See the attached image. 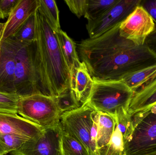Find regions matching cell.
Wrapping results in <instances>:
<instances>
[{"mask_svg": "<svg viewBox=\"0 0 156 155\" xmlns=\"http://www.w3.org/2000/svg\"><path fill=\"white\" fill-rule=\"evenodd\" d=\"M156 104V76L134 92L128 110L132 117L137 113L145 112Z\"/></svg>", "mask_w": 156, "mask_h": 155, "instance_id": "obj_15", "label": "cell"}, {"mask_svg": "<svg viewBox=\"0 0 156 155\" xmlns=\"http://www.w3.org/2000/svg\"><path fill=\"white\" fill-rule=\"evenodd\" d=\"M99 112L86 102L60 116L62 130L80 142L90 155H98L96 146Z\"/></svg>", "mask_w": 156, "mask_h": 155, "instance_id": "obj_5", "label": "cell"}, {"mask_svg": "<svg viewBox=\"0 0 156 155\" xmlns=\"http://www.w3.org/2000/svg\"><path fill=\"white\" fill-rule=\"evenodd\" d=\"M35 18L36 59L43 94L56 97L70 90V72L57 35L59 29L52 24L40 5Z\"/></svg>", "mask_w": 156, "mask_h": 155, "instance_id": "obj_2", "label": "cell"}, {"mask_svg": "<svg viewBox=\"0 0 156 155\" xmlns=\"http://www.w3.org/2000/svg\"><path fill=\"white\" fill-rule=\"evenodd\" d=\"M0 44H1V43H0Z\"/></svg>", "mask_w": 156, "mask_h": 155, "instance_id": "obj_33", "label": "cell"}, {"mask_svg": "<svg viewBox=\"0 0 156 155\" xmlns=\"http://www.w3.org/2000/svg\"><path fill=\"white\" fill-rule=\"evenodd\" d=\"M0 134H1V132H0Z\"/></svg>", "mask_w": 156, "mask_h": 155, "instance_id": "obj_32", "label": "cell"}, {"mask_svg": "<svg viewBox=\"0 0 156 155\" xmlns=\"http://www.w3.org/2000/svg\"><path fill=\"white\" fill-rule=\"evenodd\" d=\"M148 110H150L152 113L156 114V104L154 105V106H152L151 108L148 109Z\"/></svg>", "mask_w": 156, "mask_h": 155, "instance_id": "obj_29", "label": "cell"}, {"mask_svg": "<svg viewBox=\"0 0 156 155\" xmlns=\"http://www.w3.org/2000/svg\"><path fill=\"white\" fill-rule=\"evenodd\" d=\"M40 6L52 24L58 29L60 28L59 12L54 0H39Z\"/></svg>", "mask_w": 156, "mask_h": 155, "instance_id": "obj_26", "label": "cell"}, {"mask_svg": "<svg viewBox=\"0 0 156 155\" xmlns=\"http://www.w3.org/2000/svg\"><path fill=\"white\" fill-rule=\"evenodd\" d=\"M5 25V23H0V31L1 32H3V30L4 26Z\"/></svg>", "mask_w": 156, "mask_h": 155, "instance_id": "obj_30", "label": "cell"}, {"mask_svg": "<svg viewBox=\"0 0 156 155\" xmlns=\"http://www.w3.org/2000/svg\"><path fill=\"white\" fill-rule=\"evenodd\" d=\"M17 114L44 129L60 124L61 114L55 97L41 94L20 97Z\"/></svg>", "mask_w": 156, "mask_h": 155, "instance_id": "obj_7", "label": "cell"}, {"mask_svg": "<svg viewBox=\"0 0 156 155\" xmlns=\"http://www.w3.org/2000/svg\"><path fill=\"white\" fill-rule=\"evenodd\" d=\"M98 155H124L123 137L117 126L109 143L98 150Z\"/></svg>", "mask_w": 156, "mask_h": 155, "instance_id": "obj_21", "label": "cell"}, {"mask_svg": "<svg viewBox=\"0 0 156 155\" xmlns=\"http://www.w3.org/2000/svg\"><path fill=\"white\" fill-rule=\"evenodd\" d=\"M0 155H4L0 153Z\"/></svg>", "mask_w": 156, "mask_h": 155, "instance_id": "obj_31", "label": "cell"}, {"mask_svg": "<svg viewBox=\"0 0 156 155\" xmlns=\"http://www.w3.org/2000/svg\"><path fill=\"white\" fill-rule=\"evenodd\" d=\"M12 37L16 41L21 42H31L35 41V13L26 20Z\"/></svg>", "mask_w": 156, "mask_h": 155, "instance_id": "obj_22", "label": "cell"}, {"mask_svg": "<svg viewBox=\"0 0 156 155\" xmlns=\"http://www.w3.org/2000/svg\"><path fill=\"white\" fill-rule=\"evenodd\" d=\"M92 88L87 103L95 111L114 117L128 113L133 91L122 80L93 79Z\"/></svg>", "mask_w": 156, "mask_h": 155, "instance_id": "obj_3", "label": "cell"}, {"mask_svg": "<svg viewBox=\"0 0 156 155\" xmlns=\"http://www.w3.org/2000/svg\"><path fill=\"white\" fill-rule=\"evenodd\" d=\"M155 30L154 20L140 5L121 23L119 27L120 35L136 45H144L147 37Z\"/></svg>", "mask_w": 156, "mask_h": 155, "instance_id": "obj_8", "label": "cell"}, {"mask_svg": "<svg viewBox=\"0 0 156 155\" xmlns=\"http://www.w3.org/2000/svg\"><path fill=\"white\" fill-rule=\"evenodd\" d=\"M141 1L119 0L118 2L100 17L88 21L86 27L89 38L98 37L121 24L137 5H140Z\"/></svg>", "mask_w": 156, "mask_h": 155, "instance_id": "obj_9", "label": "cell"}, {"mask_svg": "<svg viewBox=\"0 0 156 155\" xmlns=\"http://www.w3.org/2000/svg\"><path fill=\"white\" fill-rule=\"evenodd\" d=\"M61 147L63 155H90L84 145L63 130Z\"/></svg>", "mask_w": 156, "mask_h": 155, "instance_id": "obj_20", "label": "cell"}, {"mask_svg": "<svg viewBox=\"0 0 156 155\" xmlns=\"http://www.w3.org/2000/svg\"><path fill=\"white\" fill-rule=\"evenodd\" d=\"M44 128L18 114H0V132L29 141L39 135Z\"/></svg>", "mask_w": 156, "mask_h": 155, "instance_id": "obj_12", "label": "cell"}, {"mask_svg": "<svg viewBox=\"0 0 156 155\" xmlns=\"http://www.w3.org/2000/svg\"><path fill=\"white\" fill-rule=\"evenodd\" d=\"M20 97L16 94L0 92V114H18Z\"/></svg>", "mask_w": 156, "mask_h": 155, "instance_id": "obj_24", "label": "cell"}, {"mask_svg": "<svg viewBox=\"0 0 156 155\" xmlns=\"http://www.w3.org/2000/svg\"><path fill=\"white\" fill-rule=\"evenodd\" d=\"M60 114L76 110L81 106L76 100L70 90L64 94L55 97Z\"/></svg>", "mask_w": 156, "mask_h": 155, "instance_id": "obj_25", "label": "cell"}, {"mask_svg": "<svg viewBox=\"0 0 156 155\" xmlns=\"http://www.w3.org/2000/svg\"><path fill=\"white\" fill-rule=\"evenodd\" d=\"M65 2L69 10L78 18L84 16L86 11L87 0H66Z\"/></svg>", "mask_w": 156, "mask_h": 155, "instance_id": "obj_27", "label": "cell"}, {"mask_svg": "<svg viewBox=\"0 0 156 155\" xmlns=\"http://www.w3.org/2000/svg\"><path fill=\"white\" fill-rule=\"evenodd\" d=\"M39 5V0H19L5 23L2 41L12 37Z\"/></svg>", "mask_w": 156, "mask_h": 155, "instance_id": "obj_13", "label": "cell"}, {"mask_svg": "<svg viewBox=\"0 0 156 155\" xmlns=\"http://www.w3.org/2000/svg\"><path fill=\"white\" fill-rule=\"evenodd\" d=\"M15 41L16 94L20 97L35 94L43 95L37 62L35 41L21 42L15 40Z\"/></svg>", "mask_w": 156, "mask_h": 155, "instance_id": "obj_4", "label": "cell"}, {"mask_svg": "<svg viewBox=\"0 0 156 155\" xmlns=\"http://www.w3.org/2000/svg\"><path fill=\"white\" fill-rule=\"evenodd\" d=\"M156 76V64L124 76L121 79L134 93Z\"/></svg>", "mask_w": 156, "mask_h": 155, "instance_id": "obj_18", "label": "cell"}, {"mask_svg": "<svg viewBox=\"0 0 156 155\" xmlns=\"http://www.w3.org/2000/svg\"><path fill=\"white\" fill-rule=\"evenodd\" d=\"M93 83V80L86 65L81 62L80 66L70 73V91L81 106L88 101Z\"/></svg>", "mask_w": 156, "mask_h": 155, "instance_id": "obj_14", "label": "cell"}, {"mask_svg": "<svg viewBox=\"0 0 156 155\" xmlns=\"http://www.w3.org/2000/svg\"><path fill=\"white\" fill-rule=\"evenodd\" d=\"M62 129L60 124L45 128L35 138L26 142L11 155H63L61 147Z\"/></svg>", "mask_w": 156, "mask_h": 155, "instance_id": "obj_10", "label": "cell"}, {"mask_svg": "<svg viewBox=\"0 0 156 155\" xmlns=\"http://www.w3.org/2000/svg\"><path fill=\"white\" fill-rule=\"evenodd\" d=\"M16 45L13 37L0 44V92L16 94L14 85Z\"/></svg>", "mask_w": 156, "mask_h": 155, "instance_id": "obj_11", "label": "cell"}, {"mask_svg": "<svg viewBox=\"0 0 156 155\" xmlns=\"http://www.w3.org/2000/svg\"><path fill=\"white\" fill-rule=\"evenodd\" d=\"M120 24L77 45L79 58L93 79L118 81L126 75L156 64L155 51L146 43L136 45L121 36Z\"/></svg>", "mask_w": 156, "mask_h": 155, "instance_id": "obj_1", "label": "cell"}, {"mask_svg": "<svg viewBox=\"0 0 156 155\" xmlns=\"http://www.w3.org/2000/svg\"><path fill=\"white\" fill-rule=\"evenodd\" d=\"M57 35L62 53L70 73L81 63L78 56L76 44L67 34L61 29L57 30Z\"/></svg>", "mask_w": 156, "mask_h": 155, "instance_id": "obj_16", "label": "cell"}, {"mask_svg": "<svg viewBox=\"0 0 156 155\" xmlns=\"http://www.w3.org/2000/svg\"><path fill=\"white\" fill-rule=\"evenodd\" d=\"M132 119V132L123 140L124 155H156V114L148 110Z\"/></svg>", "mask_w": 156, "mask_h": 155, "instance_id": "obj_6", "label": "cell"}, {"mask_svg": "<svg viewBox=\"0 0 156 155\" xmlns=\"http://www.w3.org/2000/svg\"><path fill=\"white\" fill-rule=\"evenodd\" d=\"M19 0H0V18L8 17Z\"/></svg>", "mask_w": 156, "mask_h": 155, "instance_id": "obj_28", "label": "cell"}, {"mask_svg": "<svg viewBox=\"0 0 156 155\" xmlns=\"http://www.w3.org/2000/svg\"><path fill=\"white\" fill-rule=\"evenodd\" d=\"M27 140L10 134H0V153L6 155L20 148Z\"/></svg>", "mask_w": 156, "mask_h": 155, "instance_id": "obj_23", "label": "cell"}, {"mask_svg": "<svg viewBox=\"0 0 156 155\" xmlns=\"http://www.w3.org/2000/svg\"><path fill=\"white\" fill-rule=\"evenodd\" d=\"M116 126L114 117L99 112L96 146L97 151L110 142Z\"/></svg>", "mask_w": 156, "mask_h": 155, "instance_id": "obj_17", "label": "cell"}, {"mask_svg": "<svg viewBox=\"0 0 156 155\" xmlns=\"http://www.w3.org/2000/svg\"><path fill=\"white\" fill-rule=\"evenodd\" d=\"M119 0H87L84 17L93 20L103 14L113 6Z\"/></svg>", "mask_w": 156, "mask_h": 155, "instance_id": "obj_19", "label": "cell"}]
</instances>
